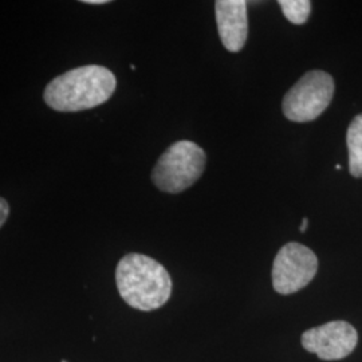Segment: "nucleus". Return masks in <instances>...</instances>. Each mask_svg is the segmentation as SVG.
<instances>
[{"mask_svg":"<svg viewBox=\"0 0 362 362\" xmlns=\"http://www.w3.org/2000/svg\"><path fill=\"white\" fill-rule=\"evenodd\" d=\"M116 86V76L109 69L82 66L50 81L43 100L55 112L77 113L105 104L113 95Z\"/></svg>","mask_w":362,"mask_h":362,"instance_id":"f257e3e1","label":"nucleus"},{"mask_svg":"<svg viewBox=\"0 0 362 362\" xmlns=\"http://www.w3.org/2000/svg\"><path fill=\"white\" fill-rule=\"evenodd\" d=\"M117 288L130 308L152 311L164 306L172 293L167 269L143 254H128L117 264Z\"/></svg>","mask_w":362,"mask_h":362,"instance_id":"f03ea898","label":"nucleus"},{"mask_svg":"<svg viewBox=\"0 0 362 362\" xmlns=\"http://www.w3.org/2000/svg\"><path fill=\"white\" fill-rule=\"evenodd\" d=\"M206 163V152L197 144L177 141L160 156L152 170V181L163 192L180 194L202 177Z\"/></svg>","mask_w":362,"mask_h":362,"instance_id":"7ed1b4c3","label":"nucleus"},{"mask_svg":"<svg viewBox=\"0 0 362 362\" xmlns=\"http://www.w3.org/2000/svg\"><path fill=\"white\" fill-rule=\"evenodd\" d=\"M334 79L322 71H308L297 83L286 93L282 110L293 122H310L321 116L334 95Z\"/></svg>","mask_w":362,"mask_h":362,"instance_id":"20e7f679","label":"nucleus"},{"mask_svg":"<svg viewBox=\"0 0 362 362\" xmlns=\"http://www.w3.org/2000/svg\"><path fill=\"white\" fill-rule=\"evenodd\" d=\"M317 270L318 259L310 248L290 242L279 250L274 259V290L282 296L294 294L310 284Z\"/></svg>","mask_w":362,"mask_h":362,"instance_id":"39448f33","label":"nucleus"},{"mask_svg":"<svg viewBox=\"0 0 362 362\" xmlns=\"http://www.w3.org/2000/svg\"><path fill=\"white\" fill-rule=\"evenodd\" d=\"M302 346L324 361L348 357L358 344L357 330L345 321H333L313 327L302 334Z\"/></svg>","mask_w":362,"mask_h":362,"instance_id":"423d86ee","label":"nucleus"},{"mask_svg":"<svg viewBox=\"0 0 362 362\" xmlns=\"http://www.w3.org/2000/svg\"><path fill=\"white\" fill-rule=\"evenodd\" d=\"M215 13L223 46L228 52H240L248 37L247 1L218 0L215 3Z\"/></svg>","mask_w":362,"mask_h":362,"instance_id":"0eeeda50","label":"nucleus"},{"mask_svg":"<svg viewBox=\"0 0 362 362\" xmlns=\"http://www.w3.org/2000/svg\"><path fill=\"white\" fill-rule=\"evenodd\" d=\"M349 170L353 177H362V115L354 117L348 129Z\"/></svg>","mask_w":362,"mask_h":362,"instance_id":"6e6552de","label":"nucleus"},{"mask_svg":"<svg viewBox=\"0 0 362 362\" xmlns=\"http://www.w3.org/2000/svg\"><path fill=\"white\" fill-rule=\"evenodd\" d=\"M286 19L293 25H303L309 19L311 13V1L309 0H281L278 3Z\"/></svg>","mask_w":362,"mask_h":362,"instance_id":"1a4fd4ad","label":"nucleus"},{"mask_svg":"<svg viewBox=\"0 0 362 362\" xmlns=\"http://www.w3.org/2000/svg\"><path fill=\"white\" fill-rule=\"evenodd\" d=\"M8 216H10V206H8L6 199L0 197V228L4 226V223L7 221Z\"/></svg>","mask_w":362,"mask_h":362,"instance_id":"9d476101","label":"nucleus"},{"mask_svg":"<svg viewBox=\"0 0 362 362\" xmlns=\"http://www.w3.org/2000/svg\"><path fill=\"white\" fill-rule=\"evenodd\" d=\"M308 226H309V219L305 218V219L302 220V224H300V227H299V231H300V233H305L306 228H308Z\"/></svg>","mask_w":362,"mask_h":362,"instance_id":"9b49d317","label":"nucleus"},{"mask_svg":"<svg viewBox=\"0 0 362 362\" xmlns=\"http://www.w3.org/2000/svg\"><path fill=\"white\" fill-rule=\"evenodd\" d=\"M83 3H86V4H106L109 1L107 0H83Z\"/></svg>","mask_w":362,"mask_h":362,"instance_id":"f8f14e48","label":"nucleus"},{"mask_svg":"<svg viewBox=\"0 0 362 362\" xmlns=\"http://www.w3.org/2000/svg\"><path fill=\"white\" fill-rule=\"evenodd\" d=\"M62 362H66V361H62Z\"/></svg>","mask_w":362,"mask_h":362,"instance_id":"ddd939ff","label":"nucleus"}]
</instances>
